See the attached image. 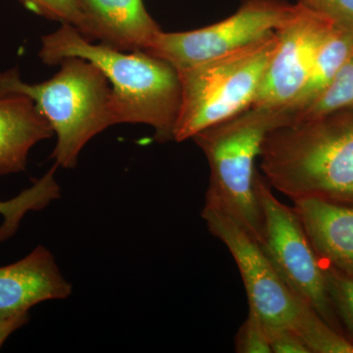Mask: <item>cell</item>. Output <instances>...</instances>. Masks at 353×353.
<instances>
[{
  "label": "cell",
  "instance_id": "cell-20",
  "mask_svg": "<svg viewBox=\"0 0 353 353\" xmlns=\"http://www.w3.org/2000/svg\"><path fill=\"white\" fill-rule=\"evenodd\" d=\"M234 350L238 353H272L266 324L252 307L236 334Z\"/></svg>",
  "mask_w": 353,
  "mask_h": 353
},
{
  "label": "cell",
  "instance_id": "cell-2",
  "mask_svg": "<svg viewBox=\"0 0 353 353\" xmlns=\"http://www.w3.org/2000/svg\"><path fill=\"white\" fill-rule=\"evenodd\" d=\"M39 57L48 66L65 58L88 60L110 83L113 125H148L159 143L174 141L182 90L178 70L169 62L145 51L94 44L69 24L43 37Z\"/></svg>",
  "mask_w": 353,
  "mask_h": 353
},
{
  "label": "cell",
  "instance_id": "cell-16",
  "mask_svg": "<svg viewBox=\"0 0 353 353\" xmlns=\"http://www.w3.org/2000/svg\"><path fill=\"white\" fill-rule=\"evenodd\" d=\"M296 332L310 353H353L352 339L330 326L314 310L309 313Z\"/></svg>",
  "mask_w": 353,
  "mask_h": 353
},
{
  "label": "cell",
  "instance_id": "cell-18",
  "mask_svg": "<svg viewBox=\"0 0 353 353\" xmlns=\"http://www.w3.org/2000/svg\"><path fill=\"white\" fill-rule=\"evenodd\" d=\"M37 15L75 27L85 38L92 41V26L80 0H19Z\"/></svg>",
  "mask_w": 353,
  "mask_h": 353
},
{
  "label": "cell",
  "instance_id": "cell-4",
  "mask_svg": "<svg viewBox=\"0 0 353 353\" xmlns=\"http://www.w3.org/2000/svg\"><path fill=\"white\" fill-rule=\"evenodd\" d=\"M289 120L284 111L250 108L192 138L208 158L210 170L204 204L233 216L259 243L263 241L264 216L256 192L255 161L268 132Z\"/></svg>",
  "mask_w": 353,
  "mask_h": 353
},
{
  "label": "cell",
  "instance_id": "cell-8",
  "mask_svg": "<svg viewBox=\"0 0 353 353\" xmlns=\"http://www.w3.org/2000/svg\"><path fill=\"white\" fill-rule=\"evenodd\" d=\"M285 0H243L236 13L208 27L188 32H160L145 52L176 70L214 59L275 32L296 12Z\"/></svg>",
  "mask_w": 353,
  "mask_h": 353
},
{
  "label": "cell",
  "instance_id": "cell-19",
  "mask_svg": "<svg viewBox=\"0 0 353 353\" xmlns=\"http://www.w3.org/2000/svg\"><path fill=\"white\" fill-rule=\"evenodd\" d=\"M323 266L334 310L353 341V278L347 277L327 265L323 264Z\"/></svg>",
  "mask_w": 353,
  "mask_h": 353
},
{
  "label": "cell",
  "instance_id": "cell-21",
  "mask_svg": "<svg viewBox=\"0 0 353 353\" xmlns=\"http://www.w3.org/2000/svg\"><path fill=\"white\" fill-rule=\"evenodd\" d=\"M296 3L353 36V0H296Z\"/></svg>",
  "mask_w": 353,
  "mask_h": 353
},
{
  "label": "cell",
  "instance_id": "cell-3",
  "mask_svg": "<svg viewBox=\"0 0 353 353\" xmlns=\"http://www.w3.org/2000/svg\"><path fill=\"white\" fill-rule=\"evenodd\" d=\"M50 80L26 83L18 69L0 72V95L31 99L57 136L52 158L58 166L73 169L85 145L113 126L111 87L101 70L88 60L65 58Z\"/></svg>",
  "mask_w": 353,
  "mask_h": 353
},
{
  "label": "cell",
  "instance_id": "cell-1",
  "mask_svg": "<svg viewBox=\"0 0 353 353\" xmlns=\"http://www.w3.org/2000/svg\"><path fill=\"white\" fill-rule=\"evenodd\" d=\"M259 157L267 182L292 201L353 205V108L274 128Z\"/></svg>",
  "mask_w": 353,
  "mask_h": 353
},
{
  "label": "cell",
  "instance_id": "cell-12",
  "mask_svg": "<svg viewBox=\"0 0 353 353\" xmlns=\"http://www.w3.org/2000/svg\"><path fill=\"white\" fill-rule=\"evenodd\" d=\"M92 39L122 51H145L161 32L143 0H80Z\"/></svg>",
  "mask_w": 353,
  "mask_h": 353
},
{
  "label": "cell",
  "instance_id": "cell-23",
  "mask_svg": "<svg viewBox=\"0 0 353 353\" xmlns=\"http://www.w3.org/2000/svg\"><path fill=\"white\" fill-rule=\"evenodd\" d=\"M28 321H29V316L14 318V319H0V348L14 332L24 326Z\"/></svg>",
  "mask_w": 353,
  "mask_h": 353
},
{
  "label": "cell",
  "instance_id": "cell-15",
  "mask_svg": "<svg viewBox=\"0 0 353 353\" xmlns=\"http://www.w3.org/2000/svg\"><path fill=\"white\" fill-rule=\"evenodd\" d=\"M57 166L55 163V166L46 175L17 196L10 201H0V214L3 217V223L0 226V243L8 240L16 234L21 221L28 212L41 210L51 201L59 199V185L54 176Z\"/></svg>",
  "mask_w": 353,
  "mask_h": 353
},
{
  "label": "cell",
  "instance_id": "cell-10",
  "mask_svg": "<svg viewBox=\"0 0 353 353\" xmlns=\"http://www.w3.org/2000/svg\"><path fill=\"white\" fill-rule=\"evenodd\" d=\"M71 292L52 253L39 245L19 261L0 267V319L29 316L32 306Z\"/></svg>",
  "mask_w": 353,
  "mask_h": 353
},
{
  "label": "cell",
  "instance_id": "cell-7",
  "mask_svg": "<svg viewBox=\"0 0 353 353\" xmlns=\"http://www.w3.org/2000/svg\"><path fill=\"white\" fill-rule=\"evenodd\" d=\"M201 216L209 232L224 243L233 256L250 307L261 316L267 326L290 327L296 331L314 309L283 280L259 241L223 209L204 204Z\"/></svg>",
  "mask_w": 353,
  "mask_h": 353
},
{
  "label": "cell",
  "instance_id": "cell-5",
  "mask_svg": "<svg viewBox=\"0 0 353 353\" xmlns=\"http://www.w3.org/2000/svg\"><path fill=\"white\" fill-rule=\"evenodd\" d=\"M277 48L273 32L240 50L179 69L182 99L174 141L192 139L252 108Z\"/></svg>",
  "mask_w": 353,
  "mask_h": 353
},
{
  "label": "cell",
  "instance_id": "cell-14",
  "mask_svg": "<svg viewBox=\"0 0 353 353\" xmlns=\"http://www.w3.org/2000/svg\"><path fill=\"white\" fill-rule=\"evenodd\" d=\"M352 57V34L336 28L318 51L303 90L284 111L290 120L310 108L324 94L341 67Z\"/></svg>",
  "mask_w": 353,
  "mask_h": 353
},
{
  "label": "cell",
  "instance_id": "cell-9",
  "mask_svg": "<svg viewBox=\"0 0 353 353\" xmlns=\"http://www.w3.org/2000/svg\"><path fill=\"white\" fill-rule=\"evenodd\" d=\"M336 27L296 3V12L275 32L278 48L252 108L285 111L307 80L318 51Z\"/></svg>",
  "mask_w": 353,
  "mask_h": 353
},
{
  "label": "cell",
  "instance_id": "cell-6",
  "mask_svg": "<svg viewBox=\"0 0 353 353\" xmlns=\"http://www.w3.org/2000/svg\"><path fill=\"white\" fill-rule=\"evenodd\" d=\"M256 192L264 216V236L260 245L292 292L330 326L343 333L330 297L324 266L294 208L278 201L259 173Z\"/></svg>",
  "mask_w": 353,
  "mask_h": 353
},
{
  "label": "cell",
  "instance_id": "cell-17",
  "mask_svg": "<svg viewBox=\"0 0 353 353\" xmlns=\"http://www.w3.org/2000/svg\"><path fill=\"white\" fill-rule=\"evenodd\" d=\"M350 108H353V57L341 67L324 94L310 108L290 121L308 119L339 109Z\"/></svg>",
  "mask_w": 353,
  "mask_h": 353
},
{
  "label": "cell",
  "instance_id": "cell-11",
  "mask_svg": "<svg viewBox=\"0 0 353 353\" xmlns=\"http://www.w3.org/2000/svg\"><path fill=\"white\" fill-rule=\"evenodd\" d=\"M292 208L322 263L353 278V205L303 199Z\"/></svg>",
  "mask_w": 353,
  "mask_h": 353
},
{
  "label": "cell",
  "instance_id": "cell-13",
  "mask_svg": "<svg viewBox=\"0 0 353 353\" xmlns=\"http://www.w3.org/2000/svg\"><path fill=\"white\" fill-rule=\"evenodd\" d=\"M53 132L31 99L20 94L0 95V176L24 171L32 148Z\"/></svg>",
  "mask_w": 353,
  "mask_h": 353
},
{
  "label": "cell",
  "instance_id": "cell-22",
  "mask_svg": "<svg viewBox=\"0 0 353 353\" xmlns=\"http://www.w3.org/2000/svg\"><path fill=\"white\" fill-rule=\"evenodd\" d=\"M267 332L272 353H310L301 336L290 327L267 326Z\"/></svg>",
  "mask_w": 353,
  "mask_h": 353
}]
</instances>
